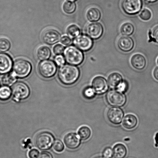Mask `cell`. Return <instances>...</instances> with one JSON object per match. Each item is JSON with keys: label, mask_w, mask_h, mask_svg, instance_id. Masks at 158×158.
<instances>
[{"label": "cell", "mask_w": 158, "mask_h": 158, "mask_svg": "<svg viewBox=\"0 0 158 158\" xmlns=\"http://www.w3.org/2000/svg\"><path fill=\"white\" fill-rule=\"evenodd\" d=\"M134 43L131 37L127 36L121 37L117 41V46L122 52H128L134 48Z\"/></svg>", "instance_id": "16"}, {"label": "cell", "mask_w": 158, "mask_h": 158, "mask_svg": "<svg viewBox=\"0 0 158 158\" xmlns=\"http://www.w3.org/2000/svg\"><path fill=\"white\" fill-rule=\"evenodd\" d=\"M39 155V151L35 148L30 150L28 154L29 158H38Z\"/></svg>", "instance_id": "37"}, {"label": "cell", "mask_w": 158, "mask_h": 158, "mask_svg": "<svg viewBox=\"0 0 158 158\" xmlns=\"http://www.w3.org/2000/svg\"><path fill=\"white\" fill-rule=\"evenodd\" d=\"M12 66V60L10 56L6 53H0V74L9 73Z\"/></svg>", "instance_id": "15"}, {"label": "cell", "mask_w": 158, "mask_h": 158, "mask_svg": "<svg viewBox=\"0 0 158 158\" xmlns=\"http://www.w3.org/2000/svg\"><path fill=\"white\" fill-rule=\"evenodd\" d=\"M39 158H53V156L50 153L48 152L44 151L41 152Z\"/></svg>", "instance_id": "40"}, {"label": "cell", "mask_w": 158, "mask_h": 158, "mask_svg": "<svg viewBox=\"0 0 158 158\" xmlns=\"http://www.w3.org/2000/svg\"><path fill=\"white\" fill-rule=\"evenodd\" d=\"M152 13L148 9H144L141 12L139 17L141 19L143 20V21H148L151 19L152 17Z\"/></svg>", "instance_id": "32"}, {"label": "cell", "mask_w": 158, "mask_h": 158, "mask_svg": "<svg viewBox=\"0 0 158 158\" xmlns=\"http://www.w3.org/2000/svg\"><path fill=\"white\" fill-rule=\"evenodd\" d=\"M91 131L87 126L81 127L78 131V134L80 139L83 140H87L91 137Z\"/></svg>", "instance_id": "24"}, {"label": "cell", "mask_w": 158, "mask_h": 158, "mask_svg": "<svg viewBox=\"0 0 158 158\" xmlns=\"http://www.w3.org/2000/svg\"><path fill=\"white\" fill-rule=\"evenodd\" d=\"M94 158H107L105 157H102V156H98V157H97Z\"/></svg>", "instance_id": "43"}, {"label": "cell", "mask_w": 158, "mask_h": 158, "mask_svg": "<svg viewBox=\"0 0 158 158\" xmlns=\"http://www.w3.org/2000/svg\"><path fill=\"white\" fill-rule=\"evenodd\" d=\"M138 120L137 117L133 114H128L123 119L122 126L127 130L134 129L137 126Z\"/></svg>", "instance_id": "18"}, {"label": "cell", "mask_w": 158, "mask_h": 158, "mask_svg": "<svg viewBox=\"0 0 158 158\" xmlns=\"http://www.w3.org/2000/svg\"><path fill=\"white\" fill-rule=\"evenodd\" d=\"M55 62L59 66H62L64 64L65 61L64 57L61 55L57 56L55 58Z\"/></svg>", "instance_id": "36"}, {"label": "cell", "mask_w": 158, "mask_h": 158, "mask_svg": "<svg viewBox=\"0 0 158 158\" xmlns=\"http://www.w3.org/2000/svg\"><path fill=\"white\" fill-rule=\"evenodd\" d=\"M148 35L150 41H154L158 44V26H156L152 30L150 31Z\"/></svg>", "instance_id": "31"}, {"label": "cell", "mask_w": 158, "mask_h": 158, "mask_svg": "<svg viewBox=\"0 0 158 158\" xmlns=\"http://www.w3.org/2000/svg\"><path fill=\"white\" fill-rule=\"evenodd\" d=\"M76 6L75 3L71 1H66L63 4V9L64 12L67 14L73 13L75 11Z\"/></svg>", "instance_id": "29"}, {"label": "cell", "mask_w": 158, "mask_h": 158, "mask_svg": "<svg viewBox=\"0 0 158 158\" xmlns=\"http://www.w3.org/2000/svg\"><path fill=\"white\" fill-rule=\"evenodd\" d=\"M64 143L67 148L74 150L78 148L81 144V140L78 136L75 133H68L63 139Z\"/></svg>", "instance_id": "13"}, {"label": "cell", "mask_w": 158, "mask_h": 158, "mask_svg": "<svg viewBox=\"0 0 158 158\" xmlns=\"http://www.w3.org/2000/svg\"><path fill=\"white\" fill-rule=\"evenodd\" d=\"M80 30L78 26L76 25H72L68 28L67 33L69 36L76 38L80 34Z\"/></svg>", "instance_id": "27"}, {"label": "cell", "mask_w": 158, "mask_h": 158, "mask_svg": "<svg viewBox=\"0 0 158 158\" xmlns=\"http://www.w3.org/2000/svg\"><path fill=\"white\" fill-rule=\"evenodd\" d=\"M106 99L111 106L114 107L123 106L126 103L127 98L123 93L118 91H110L107 94Z\"/></svg>", "instance_id": "8"}, {"label": "cell", "mask_w": 158, "mask_h": 158, "mask_svg": "<svg viewBox=\"0 0 158 158\" xmlns=\"http://www.w3.org/2000/svg\"><path fill=\"white\" fill-rule=\"evenodd\" d=\"M0 85H1V84H0Z\"/></svg>", "instance_id": "46"}, {"label": "cell", "mask_w": 158, "mask_h": 158, "mask_svg": "<svg viewBox=\"0 0 158 158\" xmlns=\"http://www.w3.org/2000/svg\"><path fill=\"white\" fill-rule=\"evenodd\" d=\"M145 1L148 2L154 3L156 2L158 0H145Z\"/></svg>", "instance_id": "42"}, {"label": "cell", "mask_w": 158, "mask_h": 158, "mask_svg": "<svg viewBox=\"0 0 158 158\" xmlns=\"http://www.w3.org/2000/svg\"><path fill=\"white\" fill-rule=\"evenodd\" d=\"M142 0H122L121 7L123 11L129 15H135L141 10Z\"/></svg>", "instance_id": "6"}, {"label": "cell", "mask_w": 158, "mask_h": 158, "mask_svg": "<svg viewBox=\"0 0 158 158\" xmlns=\"http://www.w3.org/2000/svg\"><path fill=\"white\" fill-rule=\"evenodd\" d=\"M11 89L13 99L17 102L25 100L30 94V88L23 82H16L12 86Z\"/></svg>", "instance_id": "5"}, {"label": "cell", "mask_w": 158, "mask_h": 158, "mask_svg": "<svg viewBox=\"0 0 158 158\" xmlns=\"http://www.w3.org/2000/svg\"><path fill=\"white\" fill-rule=\"evenodd\" d=\"M69 1H76V0H69Z\"/></svg>", "instance_id": "44"}, {"label": "cell", "mask_w": 158, "mask_h": 158, "mask_svg": "<svg viewBox=\"0 0 158 158\" xmlns=\"http://www.w3.org/2000/svg\"><path fill=\"white\" fill-rule=\"evenodd\" d=\"M55 141V137L48 131H43L37 135L35 143L37 148L42 151L50 149Z\"/></svg>", "instance_id": "3"}, {"label": "cell", "mask_w": 158, "mask_h": 158, "mask_svg": "<svg viewBox=\"0 0 158 158\" xmlns=\"http://www.w3.org/2000/svg\"><path fill=\"white\" fill-rule=\"evenodd\" d=\"M131 66L137 70H141L146 66V60L143 55L140 54H135L131 58Z\"/></svg>", "instance_id": "17"}, {"label": "cell", "mask_w": 158, "mask_h": 158, "mask_svg": "<svg viewBox=\"0 0 158 158\" xmlns=\"http://www.w3.org/2000/svg\"><path fill=\"white\" fill-rule=\"evenodd\" d=\"M153 76L155 79L158 81V67H156L153 71Z\"/></svg>", "instance_id": "41"}, {"label": "cell", "mask_w": 158, "mask_h": 158, "mask_svg": "<svg viewBox=\"0 0 158 158\" xmlns=\"http://www.w3.org/2000/svg\"><path fill=\"white\" fill-rule=\"evenodd\" d=\"M53 148L56 152L61 153L64 151V146L62 142L59 140H56L54 142Z\"/></svg>", "instance_id": "33"}, {"label": "cell", "mask_w": 158, "mask_h": 158, "mask_svg": "<svg viewBox=\"0 0 158 158\" xmlns=\"http://www.w3.org/2000/svg\"><path fill=\"white\" fill-rule=\"evenodd\" d=\"M103 154L104 157L107 158H111L113 155V150L110 147H107L103 150Z\"/></svg>", "instance_id": "38"}, {"label": "cell", "mask_w": 158, "mask_h": 158, "mask_svg": "<svg viewBox=\"0 0 158 158\" xmlns=\"http://www.w3.org/2000/svg\"><path fill=\"white\" fill-rule=\"evenodd\" d=\"M10 42L7 39L0 38V51L2 52H6L10 49Z\"/></svg>", "instance_id": "30"}, {"label": "cell", "mask_w": 158, "mask_h": 158, "mask_svg": "<svg viewBox=\"0 0 158 158\" xmlns=\"http://www.w3.org/2000/svg\"><path fill=\"white\" fill-rule=\"evenodd\" d=\"M86 18L88 21L91 22H97L101 17V13L99 9L96 7H91L88 9L86 14Z\"/></svg>", "instance_id": "21"}, {"label": "cell", "mask_w": 158, "mask_h": 158, "mask_svg": "<svg viewBox=\"0 0 158 158\" xmlns=\"http://www.w3.org/2000/svg\"><path fill=\"white\" fill-rule=\"evenodd\" d=\"M61 42L64 45L68 46L72 42V40L69 37L67 36H63L61 39Z\"/></svg>", "instance_id": "39"}, {"label": "cell", "mask_w": 158, "mask_h": 158, "mask_svg": "<svg viewBox=\"0 0 158 158\" xmlns=\"http://www.w3.org/2000/svg\"><path fill=\"white\" fill-rule=\"evenodd\" d=\"M57 70L55 63L51 60H45L40 63L38 66L40 75L43 78H49L55 75Z\"/></svg>", "instance_id": "7"}, {"label": "cell", "mask_w": 158, "mask_h": 158, "mask_svg": "<svg viewBox=\"0 0 158 158\" xmlns=\"http://www.w3.org/2000/svg\"><path fill=\"white\" fill-rule=\"evenodd\" d=\"M157 64H158V58L157 60Z\"/></svg>", "instance_id": "45"}, {"label": "cell", "mask_w": 158, "mask_h": 158, "mask_svg": "<svg viewBox=\"0 0 158 158\" xmlns=\"http://www.w3.org/2000/svg\"><path fill=\"white\" fill-rule=\"evenodd\" d=\"M80 71L78 67L68 64L61 66L58 73L60 81L66 86L75 83L80 78Z\"/></svg>", "instance_id": "1"}, {"label": "cell", "mask_w": 158, "mask_h": 158, "mask_svg": "<svg viewBox=\"0 0 158 158\" xmlns=\"http://www.w3.org/2000/svg\"><path fill=\"white\" fill-rule=\"evenodd\" d=\"M123 110L117 107L110 108L107 113V117L111 123L114 125L120 124L124 117Z\"/></svg>", "instance_id": "11"}, {"label": "cell", "mask_w": 158, "mask_h": 158, "mask_svg": "<svg viewBox=\"0 0 158 158\" xmlns=\"http://www.w3.org/2000/svg\"><path fill=\"white\" fill-rule=\"evenodd\" d=\"M12 94V91L7 86H3L0 88V100L6 101L10 98Z\"/></svg>", "instance_id": "25"}, {"label": "cell", "mask_w": 158, "mask_h": 158, "mask_svg": "<svg viewBox=\"0 0 158 158\" xmlns=\"http://www.w3.org/2000/svg\"><path fill=\"white\" fill-rule=\"evenodd\" d=\"M127 153L126 147L123 144H116L113 148V156L114 158H125Z\"/></svg>", "instance_id": "20"}, {"label": "cell", "mask_w": 158, "mask_h": 158, "mask_svg": "<svg viewBox=\"0 0 158 158\" xmlns=\"http://www.w3.org/2000/svg\"><path fill=\"white\" fill-rule=\"evenodd\" d=\"M42 40L48 44H53L58 42L60 38L59 32L53 29H49L43 32Z\"/></svg>", "instance_id": "14"}, {"label": "cell", "mask_w": 158, "mask_h": 158, "mask_svg": "<svg viewBox=\"0 0 158 158\" xmlns=\"http://www.w3.org/2000/svg\"><path fill=\"white\" fill-rule=\"evenodd\" d=\"M123 81L122 76L118 73H113L108 77V84L111 88L114 89H117Z\"/></svg>", "instance_id": "19"}, {"label": "cell", "mask_w": 158, "mask_h": 158, "mask_svg": "<svg viewBox=\"0 0 158 158\" xmlns=\"http://www.w3.org/2000/svg\"><path fill=\"white\" fill-rule=\"evenodd\" d=\"M31 69V63L23 59L16 60L13 64V73L19 78H23L28 76Z\"/></svg>", "instance_id": "4"}, {"label": "cell", "mask_w": 158, "mask_h": 158, "mask_svg": "<svg viewBox=\"0 0 158 158\" xmlns=\"http://www.w3.org/2000/svg\"><path fill=\"white\" fill-rule=\"evenodd\" d=\"M96 94L93 88L89 86L86 87L83 91V97L88 100L94 98L95 97Z\"/></svg>", "instance_id": "28"}, {"label": "cell", "mask_w": 158, "mask_h": 158, "mask_svg": "<svg viewBox=\"0 0 158 158\" xmlns=\"http://www.w3.org/2000/svg\"><path fill=\"white\" fill-rule=\"evenodd\" d=\"M65 59L69 64L73 65L81 64L84 56L81 51L75 46H71L66 48L64 51Z\"/></svg>", "instance_id": "2"}, {"label": "cell", "mask_w": 158, "mask_h": 158, "mask_svg": "<svg viewBox=\"0 0 158 158\" xmlns=\"http://www.w3.org/2000/svg\"><path fill=\"white\" fill-rule=\"evenodd\" d=\"M128 88V85L127 82L126 81H123L122 83L116 89L120 92L124 93L126 92L127 91Z\"/></svg>", "instance_id": "34"}, {"label": "cell", "mask_w": 158, "mask_h": 158, "mask_svg": "<svg viewBox=\"0 0 158 158\" xmlns=\"http://www.w3.org/2000/svg\"><path fill=\"white\" fill-rule=\"evenodd\" d=\"M50 49L47 46H40L37 50V57L40 60H47L50 57Z\"/></svg>", "instance_id": "22"}, {"label": "cell", "mask_w": 158, "mask_h": 158, "mask_svg": "<svg viewBox=\"0 0 158 158\" xmlns=\"http://www.w3.org/2000/svg\"><path fill=\"white\" fill-rule=\"evenodd\" d=\"M73 44L79 49L83 52H88L92 48L94 42L88 35H78L73 40Z\"/></svg>", "instance_id": "9"}, {"label": "cell", "mask_w": 158, "mask_h": 158, "mask_svg": "<svg viewBox=\"0 0 158 158\" xmlns=\"http://www.w3.org/2000/svg\"><path fill=\"white\" fill-rule=\"evenodd\" d=\"M134 27L131 23H125L121 26L120 31L122 35L127 36L132 35L134 32Z\"/></svg>", "instance_id": "23"}, {"label": "cell", "mask_w": 158, "mask_h": 158, "mask_svg": "<svg viewBox=\"0 0 158 158\" xmlns=\"http://www.w3.org/2000/svg\"><path fill=\"white\" fill-rule=\"evenodd\" d=\"M64 46L61 44H58L54 46L53 52L54 53L57 55H60L62 54L64 51Z\"/></svg>", "instance_id": "35"}, {"label": "cell", "mask_w": 158, "mask_h": 158, "mask_svg": "<svg viewBox=\"0 0 158 158\" xmlns=\"http://www.w3.org/2000/svg\"><path fill=\"white\" fill-rule=\"evenodd\" d=\"M92 87L96 94H101L106 92L108 89V84L106 79L101 76H97L93 79Z\"/></svg>", "instance_id": "12"}, {"label": "cell", "mask_w": 158, "mask_h": 158, "mask_svg": "<svg viewBox=\"0 0 158 158\" xmlns=\"http://www.w3.org/2000/svg\"><path fill=\"white\" fill-rule=\"evenodd\" d=\"M85 32L86 35L92 39L98 40L103 35V26L99 23H90L87 26Z\"/></svg>", "instance_id": "10"}, {"label": "cell", "mask_w": 158, "mask_h": 158, "mask_svg": "<svg viewBox=\"0 0 158 158\" xmlns=\"http://www.w3.org/2000/svg\"><path fill=\"white\" fill-rule=\"evenodd\" d=\"M16 80V77L15 75L13 73H10L5 75L2 79V81L5 86H8L13 85Z\"/></svg>", "instance_id": "26"}]
</instances>
